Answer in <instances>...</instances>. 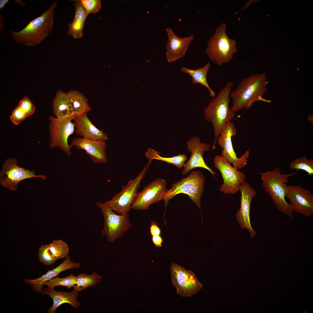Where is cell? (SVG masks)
<instances>
[{"label":"cell","instance_id":"cell-1","mask_svg":"<svg viewBox=\"0 0 313 313\" xmlns=\"http://www.w3.org/2000/svg\"><path fill=\"white\" fill-rule=\"evenodd\" d=\"M268 83L265 72L255 74L243 78L230 93L232 111L235 112L243 108L249 109L257 101L271 103L270 100L262 97L267 91Z\"/></svg>","mask_w":313,"mask_h":313},{"label":"cell","instance_id":"cell-2","mask_svg":"<svg viewBox=\"0 0 313 313\" xmlns=\"http://www.w3.org/2000/svg\"><path fill=\"white\" fill-rule=\"evenodd\" d=\"M58 1L38 17L30 21L20 31L11 30L12 39L18 44L26 46L38 45L47 38L53 29L54 9Z\"/></svg>","mask_w":313,"mask_h":313},{"label":"cell","instance_id":"cell-3","mask_svg":"<svg viewBox=\"0 0 313 313\" xmlns=\"http://www.w3.org/2000/svg\"><path fill=\"white\" fill-rule=\"evenodd\" d=\"M233 85L232 82H228L203 110L205 119L211 123L213 128L215 141L212 149H215L217 139L225 125L231 122L235 116L229 104Z\"/></svg>","mask_w":313,"mask_h":313},{"label":"cell","instance_id":"cell-4","mask_svg":"<svg viewBox=\"0 0 313 313\" xmlns=\"http://www.w3.org/2000/svg\"><path fill=\"white\" fill-rule=\"evenodd\" d=\"M297 172L296 171L291 174H283L279 168H276L270 171L259 173L262 182V186L270 197L275 207L292 219L293 218L294 211L290 204L285 199L287 190L286 183L289 177L295 174Z\"/></svg>","mask_w":313,"mask_h":313},{"label":"cell","instance_id":"cell-5","mask_svg":"<svg viewBox=\"0 0 313 313\" xmlns=\"http://www.w3.org/2000/svg\"><path fill=\"white\" fill-rule=\"evenodd\" d=\"M226 26L223 22L217 28L208 41L205 50L210 59L219 65L230 62L237 50L235 41L227 34Z\"/></svg>","mask_w":313,"mask_h":313},{"label":"cell","instance_id":"cell-6","mask_svg":"<svg viewBox=\"0 0 313 313\" xmlns=\"http://www.w3.org/2000/svg\"><path fill=\"white\" fill-rule=\"evenodd\" d=\"M205 180V176L202 172L193 171L186 177L173 183L171 188L168 190L163 199L165 209L169 200L178 194L184 193L188 195L201 209V198L204 190Z\"/></svg>","mask_w":313,"mask_h":313},{"label":"cell","instance_id":"cell-7","mask_svg":"<svg viewBox=\"0 0 313 313\" xmlns=\"http://www.w3.org/2000/svg\"><path fill=\"white\" fill-rule=\"evenodd\" d=\"M150 165H145L135 178L129 181L122 188L119 192L104 203L119 214H128L136 198L141 182L144 178Z\"/></svg>","mask_w":313,"mask_h":313},{"label":"cell","instance_id":"cell-8","mask_svg":"<svg viewBox=\"0 0 313 313\" xmlns=\"http://www.w3.org/2000/svg\"><path fill=\"white\" fill-rule=\"evenodd\" d=\"M97 205L101 210L104 220L101 235L106 236L108 240L113 243L121 238L132 226L128 214H116L104 203L97 202Z\"/></svg>","mask_w":313,"mask_h":313},{"label":"cell","instance_id":"cell-9","mask_svg":"<svg viewBox=\"0 0 313 313\" xmlns=\"http://www.w3.org/2000/svg\"><path fill=\"white\" fill-rule=\"evenodd\" d=\"M74 117L60 119L51 115L49 118V147H59L68 156L71 155V147L68 143V139L75 131V126L72 121Z\"/></svg>","mask_w":313,"mask_h":313},{"label":"cell","instance_id":"cell-10","mask_svg":"<svg viewBox=\"0 0 313 313\" xmlns=\"http://www.w3.org/2000/svg\"><path fill=\"white\" fill-rule=\"evenodd\" d=\"M170 272L173 286L178 294L183 297H191L202 288V284L199 281L195 274L185 269L179 265L172 263Z\"/></svg>","mask_w":313,"mask_h":313},{"label":"cell","instance_id":"cell-11","mask_svg":"<svg viewBox=\"0 0 313 313\" xmlns=\"http://www.w3.org/2000/svg\"><path fill=\"white\" fill-rule=\"evenodd\" d=\"M237 132L234 123L232 122L225 126L217 140L218 145L222 148L221 156L237 170L241 169L247 165L250 148L240 157H238L233 148L232 137Z\"/></svg>","mask_w":313,"mask_h":313},{"label":"cell","instance_id":"cell-12","mask_svg":"<svg viewBox=\"0 0 313 313\" xmlns=\"http://www.w3.org/2000/svg\"><path fill=\"white\" fill-rule=\"evenodd\" d=\"M214 167L220 172L223 183L219 191L225 194H234L239 190V187L245 182L244 172L239 171L221 155H216L213 159Z\"/></svg>","mask_w":313,"mask_h":313},{"label":"cell","instance_id":"cell-13","mask_svg":"<svg viewBox=\"0 0 313 313\" xmlns=\"http://www.w3.org/2000/svg\"><path fill=\"white\" fill-rule=\"evenodd\" d=\"M17 163L16 159L12 158L7 159L5 161L0 173V183L5 188L15 191L19 183L23 180L35 177L46 179V176L36 175L34 171L20 167Z\"/></svg>","mask_w":313,"mask_h":313},{"label":"cell","instance_id":"cell-14","mask_svg":"<svg viewBox=\"0 0 313 313\" xmlns=\"http://www.w3.org/2000/svg\"><path fill=\"white\" fill-rule=\"evenodd\" d=\"M166 185L165 179L159 178L144 186L141 192H138L131 209L136 210H147L151 205L163 199L168 190Z\"/></svg>","mask_w":313,"mask_h":313},{"label":"cell","instance_id":"cell-15","mask_svg":"<svg viewBox=\"0 0 313 313\" xmlns=\"http://www.w3.org/2000/svg\"><path fill=\"white\" fill-rule=\"evenodd\" d=\"M285 197L294 212L306 217L313 213V194L310 191L299 185H287Z\"/></svg>","mask_w":313,"mask_h":313},{"label":"cell","instance_id":"cell-16","mask_svg":"<svg viewBox=\"0 0 313 313\" xmlns=\"http://www.w3.org/2000/svg\"><path fill=\"white\" fill-rule=\"evenodd\" d=\"M188 151L191 153L189 160L185 163L183 167L182 174H186L192 169L196 168H203L208 170L213 175L216 173L212 170L204 161L203 154L209 151V144L201 143L200 139L196 137H193L187 142Z\"/></svg>","mask_w":313,"mask_h":313},{"label":"cell","instance_id":"cell-17","mask_svg":"<svg viewBox=\"0 0 313 313\" xmlns=\"http://www.w3.org/2000/svg\"><path fill=\"white\" fill-rule=\"evenodd\" d=\"M239 190L241 193V205L236 214V219L241 228H247L251 237L253 238L256 233L251 225L250 211L251 202L256 196V192L248 183L245 181L240 186Z\"/></svg>","mask_w":313,"mask_h":313},{"label":"cell","instance_id":"cell-18","mask_svg":"<svg viewBox=\"0 0 313 313\" xmlns=\"http://www.w3.org/2000/svg\"><path fill=\"white\" fill-rule=\"evenodd\" d=\"M70 145L71 148L75 146L78 149L85 151L86 153L95 163H104L108 162L105 141L79 137L74 139Z\"/></svg>","mask_w":313,"mask_h":313},{"label":"cell","instance_id":"cell-19","mask_svg":"<svg viewBox=\"0 0 313 313\" xmlns=\"http://www.w3.org/2000/svg\"><path fill=\"white\" fill-rule=\"evenodd\" d=\"M166 30L168 37L166 44V56L168 61L172 63L184 57L194 37L191 35L180 37L170 28H166Z\"/></svg>","mask_w":313,"mask_h":313},{"label":"cell","instance_id":"cell-20","mask_svg":"<svg viewBox=\"0 0 313 313\" xmlns=\"http://www.w3.org/2000/svg\"><path fill=\"white\" fill-rule=\"evenodd\" d=\"M88 113L74 117L73 123L76 134L83 138L95 140L106 141L108 139L107 133L96 127L89 119Z\"/></svg>","mask_w":313,"mask_h":313},{"label":"cell","instance_id":"cell-21","mask_svg":"<svg viewBox=\"0 0 313 313\" xmlns=\"http://www.w3.org/2000/svg\"><path fill=\"white\" fill-rule=\"evenodd\" d=\"M81 266L80 263L73 262L70 259V256L68 255L61 264L52 270H48L39 278L34 279H23V281L30 285L35 291L42 293L44 282L57 276L63 271L71 269H78Z\"/></svg>","mask_w":313,"mask_h":313},{"label":"cell","instance_id":"cell-22","mask_svg":"<svg viewBox=\"0 0 313 313\" xmlns=\"http://www.w3.org/2000/svg\"><path fill=\"white\" fill-rule=\"evenodd\" d=\"M79 292L74 289L70 292L58 291L54 287H48L42 290V294L48 295L52 299L53 304L48 309L47 312L55 313L58 308L63 304L67 303L73 307L78 308L80 305V303L77 300Z\"/></svg>","mask_w":313,"mask_h":313},{"label":"cell","instance_id":"cell-23","mask_svg":"<svg viewBox=\"0 0 313 313\" xmlns=\"http://www.w3.org/2000/svg\"><path fill=\"white\" fill-rule=\"evenodd\" d=\"M75 11L73 21L68 24V35L74 39H80L83 36V29L86 19L88 15L80 0H75L74 3Z\"/></svg>","mask_w":313,"mask_h":313},{"label":"cell","instance_id":"cell-24","mask_svg":"<svg viewBox=\"0 0 313 313\" xmlns=\"http://www.w3.org/2000/svg\"><path fill=\"white\" fill-rule=\"evenodd\" d=\"M52 107L53 113L57 118L65 119L74 117L67 94L61 90L57 92L53 100Z\"/></svg>","mask_w":313,"mask_h":313},{"label":"cell","instance_id":"cell-25","mask_svg":"<svg viewBox=\"0 0 313 313\" xmlns=\"http://www.w3.org/2000/svg\"><path fill=\"white\" fill-rule=\"evenodd\" d=\"M66 94L72 106L74 117L91 110L88 99L82 93L77 90H71Z\"/></svg>","mask_w":313,"mask_h":313},{"label":"cell","instance_id":"cell-26","mask_svg":"<svg viewBox=\"0 0 313 313\" xmlns=\"http://www.w3.org/2000/svg\"><path fill=\"white\" fill-rule=\"evenodd\" d=\"M210 66V63L208 62L201 68L192 70L182 67L181 70L183 73L188 74L192 77L191 80L194 84H200L205 86L209 91L210 96L214 97L215 93L210 88L207 80V74Z\"/></svg>","mask_w":313,"mask_h":313},{"label":"cell","instance_id":"cell-27","mask_svg":"<svg viewBox=\"0 0 313 313\" xmlns=\"http://www.w3.org/2000/svg\"><path fill=\"white\" fill-rule=\"evenodd\" d=\"M159 152L154 149L149 148L145 152L146 157L148 159V163L150 164L152 159H156L166 162L168 164H171L181 169L185 164V161L187 159V157L185 154H179L177 155L170 157H163L160 156Z\"/></svg>","mask_w":313,"mask_h":313},{"label":"cell","instance_id":"cell-28","mask_svg":"<svg viewBox=\"0 0 313 313\" xmlns=\"http://www.w3.org/2000/svg\"><path fill=\"white\" fill-rule=\"evenodd\" d=\"M34 112L29 104L20 101L12 111L10 118L15 125H18L27 117L32 115Z\"/></svg>","mask_w":313,"mask_h":313},{"label":"cell","instance_id":"cell-29","mask_svg":"<svg viewBox=\"0 0 313 313\" xmlns=\"http://www.w3.org/2000/svg\"><path fill=\"white\" fill-rule=\"evenodd\" d=\"M102 277L95 272L90 275L85 273L79 274L77 276V284L73 287L78 292L87 288L93 287L99 283Z\"/></svg>","mask_w":313,"mask_h":313},{"label":"cell","instance_id":"cell-30","mask_svg":"<svg viewBox=\"0 0 313 313\" xmlns=\"http://www.w3.org/2000/svg\"><path fill=\"white\" fill-rule=\"evenodd\" d=\"M49 252L52 258L56 260L66 257L69 253L68 245L60 239L53 240L48 244Z\"/></svg>","mask_w":313,"mask_h":313},{"label":"cell","instance_id":"cell-31","mask_svg":"<svg viewBox=\"0 0 313 313\" xmlns=\"http://www.w3.org/2000/svg\"><path fill=\"white\" fill-rule=\"evenodd\" d=\"M290 168L292 170H303L308 175L312 176L313 174V159H308L305 156L296 159L290 163Z\"/></svg>","mask_w":313,"mask_h":313},{"label":"cell","instance_id":"cell-32","mask_svg":"<svg viewBox=\"0 0 313 313\" xmlns=\"http://www.w3.org/2000/svg\"><path fill=\"white\" fill-rule=\"evenodd\" d=\"M77 284V276L71 274L66 277L60 278L58 277L54 278L43 283V285L48 287H54L61 286L70 289L74 287Z\"/></svg>","mask_w":313,"mask_h":313},{"label":"cell","instance_id":"cell-33","mask_svg":"<svg viewBox=\"0 0 313 313\" xmlns=\"http://www.w3.org/2000/svg\"><path fill=\"white\" fill-rule=\"evenodd\" d=\"M38 257L40 262L46 265L53 264L56 260L51 256L49 250L48 245H42L38 250Z\"/></svg>","mask_w":313,"mask_h":313},{"label":"cell","instance_id":"cell-34","mask_svg":"<svg viewBox=\"0 0 313 313\" xmlns=\"http://www.w3.org/2000/svg\"><path fill=\"white\" fill-rule=\"evenodd\" d=\"M82 4L87 14H95L98 12L101 8V0H81Z\"/></svg>","mask_w":313,"mask_h":313},{"label":"cell","instance_id":"cell-35","mask_svg":"<svg viewBox=\"0 0 313 313\" xmlns=\"http://www.w3.org/2000/svg\"><path fill=\"white\" fill-rule=\"evenodd\" d=\"M150 232L152 236L160 235L161 231L157 223L155 221H152L151 222V225L150 227Z\"/></svg>","mask_w":313,"mask_h":313},{"label":"cell","instance_id":"cell-36","mask_svg":"<svg viewBox=\"0 0 313 313\" xmlns=\"http://www.w3.org/2000/svg\"><path fill=\"white\" fill-rule=\"evenodd\" d=\"M152 240L153 243L156 247H161L163 240L160 235L152 236Z\"/></svg>","mask_w":313,"mask_h":313},{"label":"cell","instance_id":"cell-37","mask_svg":"<svg viewBox=\"0 0 313 313\" xmlns=\"http://www.w3.org/2000/svg\"><path fill=\"white\" fill-rule=\"evenodd\" d=\"M9 1V0H0V9L1 10L3 8Z\"/></svg>","mask_w":313,"mask_h":313},{"label":"cell","instance_id":"cell-38","mask_svg":"<svg viewBox=\"0 0 313 313\" xmlns=\"http://www.w3.org/2000/svg\"><path fill=\"white\" fill-rule=\"evenodd\" d=\"M0 31L1 32L4 27V19L2 16L1 14L0 17Z\"/></svg>","mask_w":313,"mask_h":313},{"label":"cell","instance_id":"cell-39","mask_svg":"<svg viewBox=\"0 0 313 313\" xmlns=\"http://www.w3.org/2000/svg\"><path fill=\"white\" fill-rule=\"evenodd\" d=\"M15 1L18 4L22 7L25 6L26 4V3L22 1L21 0H16Z\"/></svg>","mask_w":313,"mask_h":313}]
</instances>
